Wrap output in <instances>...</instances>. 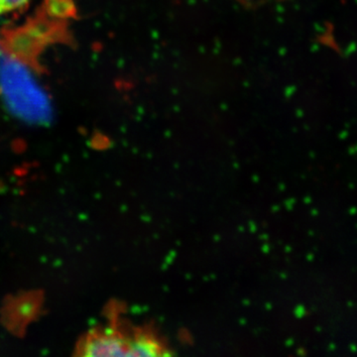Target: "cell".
I'll return each mask as SVG.
<instances>
[{
	"instance_id": "obj_1",
	"label": "cell",
	"mask_w": 357,
	"mask_h": 357,
	"mask_svg": "<svg viewBox=\"0 0 357 357\" xmlns=\"http://www.w3.org/2000/svg\"><path fill=\"white\" fill-rule=\"evenodd\" d=\"M131 337L112 330H95L79 340L76 354L81 356H130Z\"/></svg>"
},
{
	"instance_id": "obj_2",
	"label": "cell",
	"mask_w": 357,
	"mask_h": 357,
	"mask_svg": "<svg viewBox=\"0 0 357 357\" xmlns=\"http://www.w3.org/2000/svg\"><path fill=\"white\" fill-rule=\"evenodd\" d=\"M166 354L163 345L149 333L131 337L130 356H159Z\"/></svg>"
},
{
	"instance_id": "obj_3",
	"label": "cell",
	"mask_w": 357,
	"mask_h": 357,
	"mask_svg": "<svg viewBox=\"0 0 357 357\" xmlns=\"http://www.w3.org/2000/svg\"><path fill=\"white\" fill-rule=\"evenodd\" d=\"M29 0H0V16L22 8Z\"/></svg>"
}]
</instances>
